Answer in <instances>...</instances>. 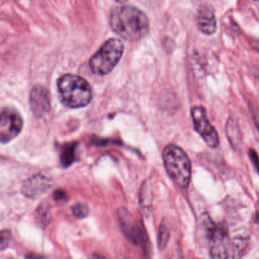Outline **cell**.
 <instances>
[{"mask_svg": "<svg viewBox=\"0 0 259 259\" xmlns=\"http://www.w3.org/2000/svg\"><path fill=\"white\" fill-rule=\"evenodd\" d=\"M191 113L197 133L204 139L208 146L216 148L219 145V136L214 127L209 122L204 107L199 106L194 107Z\"/></svg>", "mask_w": 259, "mask_h": 259, "instance_id": "obj_6", "label": "cell"}, {"mask_svg": "<svg viewBox=\"0 0 259 259\" xmlns=\"http://www.w3.org/2000/svg\"><path fill=\"white\" fill-rule=\"evenodd\" d=\"M114 1L117 3H125L127 0H114Z\"/></svg>", "mask_w": 259, "mask_h": 259, "instance_id": "obj_21", "label": "cell"}, {"mask_svg": "<svg viewBox=\"0 0 259 259\" xmlns=\"http://www.w3.org/2000/svg\"><path fill=\"white\" fill-rule=\"evenodd\" d=\"M110 25L112 30L124 40L136 41L149 31V22L143 12L136 7H118L111 13Z\"/></svg>", "mask_w": 259, "mask_h": 259, "instance_id": "obj_1", "label": "cell"}, {"mask_svg": "<svg viewBox=\"0 0 259 259\" xmlns=\"http://www.w3.org/2000/svg\"><path fill=\"white\" fill-rule=\"evenodd\" d=\"M248 154H249L250 159H251L256 169H257V170L259 172V157L258 156H257V153H256L254 150L250 149Z\"/></svg>", "mask_w": 259, "mask_h": 259, "instance_id": "obj_18", "label": "cell"}, {"mask_svg": "<svg viewBox=\"0 0 259 259\" xmlns=\"http://www.w3.org/2000/svg\"><path fill=\"white\" fill-rule=\"evenodd\" d=\"M254 48H255V49L259 52V41H257L256 43H254Z\"/></svg>", "mask_w": 259, "mask_h": 259, "instance_id": "obj_19", "label": "cell"}, {"mask_svg": "<svg viewBox=\"0 0 259 259\" xmlns=\"http://www.w3.org/2000/svg\"><path fill=\"white\" fill-rule=\"evenodd\" d=\"M210 256L213 258H227L230 257L231 244L229 242L227 232L222 227L217 226L210 239Z\"/></svg>", "mask_w": 259, "mask_h": 259, "instance_id": "obj_7", "label": "cell"}, {"mask_svg": "<svg viewBox=\"0 0 259 259\" xmlns=\"http://www.w3.org/2000/svg\"><path fill=\"white\" fill-rule=\"evenodd\" d=\"M57 89L62 102L69 108H81L90 104L92 90L82 77L66 74L59 78Z\"/></svg>", "mask_w": 259, "mask_h": 259, "instance_id": "obj_2", "label": "cell"}, {"mask_svg": "<svg viewBox=\"0 0 259 259\" xmlns=\"http://www.w3.org/2000/svg\"><path fill=\"white\" fill-rule=\"evenodd\" d=\"M72 213L78 218H84L89 213V207L84 204H76L72 207Z\"/></svg>", "mask_w": 259, "mask_h": 259, "instance_id": "obj_14", "label": "cell"}, {"mask_svg": "<svg viewBox=\"0 0 259 259\" xmlns=\"http://www.w3.org/2000/svg\"><path fill=\"white\" fill-rule=\"evenodd\" d=\"M30 105L36 117L48 114L51 110V98L45 88L36 86L30 94Z\"/></svg>", "mask_w": 259, "mask_h": 259, "instance_id": "obj_8", "label": "cell"}, {"mask_svg": "<svg viewBox=\"0 0 259 259\" xmlns=\"http://www.w3.org/2000/svg\"><path fill=\"white\" fill-rule=\"evenodd\" d=\"M255 219L256 221H257V222L259 224V210L257 212V213H256Z\"/></svg>", "mask_w": 259, "mask_h": 259, "instance_id": "obj_20", "label": "cell"}, {"mask_svg": "<svg viewBox=\"0 0 259 259\" xmlns=\"http://www.w3.org/2000/svg\"><path fill=\"white\" fill-rule=\"evenodd\" d=\"M163 160L172 182L179 187H187L191 179V162L186 153L177 145H169L163 149Z\"/></svg>", "mask_w": 259, "mask_h": 259, "instance_id": "obj_3", "label": "cell"}, {"mask_svg": "<svg viewBox=\"0 0 259 259\" xmlns=\"http://www.w3.org/2000/svg\"><path fill=\"white\" fill-rule=\"evenodd\" d=\"M197 22H198V29L204 34L211 35L216 32V17L211 7L203 6L200 8Z\"/></svg>", "mask_w": 259, "mask_h": 259, "instance_id": "obj_10", "label": "cell"}, {"mask_svg": "<svg viewBox=\"0 0 259 259\" xmlns=\"http://www.w3.org/2000/svg\"><path fill=\"white\" fill-rule=\"evenodd\" d=\"M255 1H259V0H255Z\"/></svg>", "mask_w": 259, "mask_h": 259, "instance_id": "obj_22", "label": "cell"}, {"mask_svg": "<svg viewBox=\"0 0 259 259\" xmlns=\"http://www.w3.org/2000/svg\"><path fill=\"white\" fill-rule=\"evenodd\" d=\"M226 134L231 146L235 150L241 149L242 145V133L237 121L233 118H230L227 120Z\"/></svg>", "mask_w": 259, "mask_h": 259, "instance_id": "obj_11", "label": "cell"}, {"mask_svg": "<svg viewBox=\"0 0 259 259\" xmlns=\"http://www.w3.org/2000/svg\"><path fill=\"white\" fill-rule=\"evenodd\" d=\"M248 247V240L244 238H236L231 244L232 257H240L245 254Z\"/></svg>", "mask_w": 259, "mask_h": 259, "instance_id": "obj_12", "label": "cell"}, {"mask_svg": "<svg viewBox=\"0 0 259 259\" xmlns=\"http://www.w3.org/2000/svg\"><path fill=\"white\" fill-rule=\"evenodd\" d=\"M249 109L251 113V116H252L253 119H254V124H255L256 127H257L259 132V110L253 104H250Z\"/></svg>", "mask_w": 259, "mask_h": 259, "instance_id": "obj_17", "label": "cell"}, {"mask_svg": "<svg viewBox=\"0 0 259 259\" xmlns=\"http://www.w3.org/2000/svg\"><path fill=\"white\" fill-rule=\"evenodd\" d=\"M23 128L20 113L11 107H5L1 112L0 138L2 144L8 143L17 137Z\"/></svg>", "mask_w": 259, "mask_h": 259, "instance_id": "obj_5", "label": "cell"}, {"mask_svg": "<svg viewBox=\"0 0 259 259\" xmlns=\"http://www.w3.org/2000/svg\"><path fill=\"white\" fill-rule=\"evenodd\" d=\"M11 239L12 236L10 232L8 231V230H3L2 233H1V245H0L1 250H4L7 248L9 244L11 242Z\"/></svg>", "mask_w": 259, "mask_h": 259, "instance_id": "obj_16", "label": "cell"}, {"mask_svg": "<svg viewBox=\"0 0 259 259\" xmlns=\"http://www.w3.org/2000/svg\"><path fill=\"white\" fill-rule=\"evenodd\" d=\"M169 238V229L166 223L163 222L160 225L159 231L158 244L159 247L163 249L167 244Z\"/></svg>", "mask_w": 259, "mask_h": 259, "instance_id": "obj_13", "label": "cell"}, {"mask_svg": "<svg viewBox=\"0 0 259 259\" xmlns=\"http://www.w3.org/2000/svg\"><path fill=\"white\" fill-rule=\"evenodd\" d=\"M51 187V180L45 176L35 175L27 180L22 186L24 195L34 198L43 195Z\"/></svg>", "mask_w": 259, "mask_h": 259, "instance_id": "obj_9", "label": "cell"}, {"mask_svg": "<svg viewBox=\"0 0 259 259\" xmlns=\"http://www.w3.org/2000/svg\"><path fill=\"white\" fill-rule=\"evenodd\" d=\"M124 45L119 39L107 40L91 58L89 66L94 73L104 75L110 73L122 58Z\"/></svg>", "mask_w": 259, "mask_h": 259, "instance_id": "obj_4", "label": "cell"}, {"mask_svg": "<svg viewBox=\"0 0 259 259\" xmlns=\"http://www.w3.org/2000/svg\"><path fill=\"white\" fill-rule=\"evenodd\" d=\"M74 151H75V149H74V147L72 146L70 148H66L63 154H62V161L64 163L65 166H69L73 161L74 157H75Z\"/></svg>", "mask_w": 259, "mask_h": 259, "instance_id": "obj_15", "label": "cell"}]
</instances>
